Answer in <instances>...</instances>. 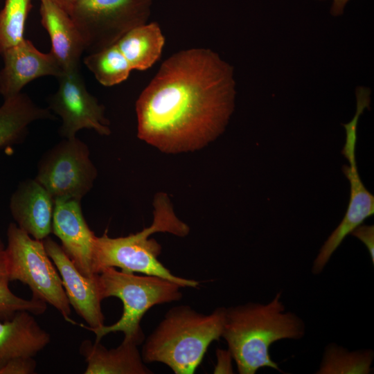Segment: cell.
Wrapping results in <instances>:
<instances>
[{
  "mask_svg": "<svg viewBox=\"0 0 374 374\" xmlns=\"http://www.w3.org/2000/svg\"><path fill=\"white\" fill-rule=\"evenodd\" d=\"M54 118L48 108L38 106L26 93L4 99L0 106V148L20 143L33 123Z\"/></svg>",
  "mask_w": 374,
  "mask_h": 374,
  "instance_id": "cell-18",
  "label": "cell"
},
{
  "mask_svg": "<svg viewBox=\"0 0 374 374\" xmlns=\"http://www.w3.org/2000/svg\"><path fill=\"white\" fill-rule=\"evenodd\" d=\"M115 44L132 70L145 71L160 58L165 37L159 25L153 21L132 28Z\"/></svg>",
  "mask_w": 374,
  "mask_h": 374,
  "instance_id": "cell-19",
  "label": "cell"
},
{
  "mask_svg": "<svg viewBox=\"0 0 374 374\" xmlns=\"http://www.w3.org/2000/svg\"><path fill=\"white\" fill-rule=\"evenodd\" d=\"M37 362L33 357H17L10 359L0 367V374H33Z\"/></svg>",
  "mask_w": 374,
  "mask_h": 374,
  "instance_id": "cell-24",
  "label": "cell"
},
{
  "mask_svg": "<svg viewBox=\"0 0 374 374\" xmlns=\"http://www.w3.org/2000/svg\"><path fill=\"white\" fill-rule=\"evenodd\" d=\"M9 207L15 223L32 238L43 240L52 232L54 199L35 179L19 183Z\"/></svg>",
  "mask_w": 374,
  "mask_h": 374,
  "instance_id": "cell-14",
  "label": "cell"
},
{
  "mask_svg": "<svg viewBox=\"0 0 374 374\" xmlns=\"http://www.w3.org/2000/svg\"><path fill=\"white\" fill-rule=\"evenodd\" d=\"M333 3L330 8V14L332 16H339L344 13L345 6L349 0H332Z\"/></svg>",
  "mask_w": 374,
  "mask_h": 374,
  "instance_id": "cell-27",
  "label": "cell"
},
{
  "mask_svg": "<svg viewBox=\"0 0 374 374\" xmlns=\"http://www.w3.org/2000/svg\"><path fill=\"white\" fill-rule=\"evenodd\" d=\"M54 3L58 5L60 8L70 14L73 4L76 0H52Z\"/></svg>",
  "mask_w": 374,
  "mask_h": 374,
  "instance_id": "cell-28",
  "label": "cell"
},
{
  "mask_svg": "<svg viewBox=\"0 0 374 374\" xmlns=\"http://www.w3.org/2000/svg\"><path fill=\"white\" fill-rule=\"evenodd\" d=\"M41 24L48 33L51 50L63 71L80 69L86 51L84 39L70 15L52 0H39Z\"/></svg>",
  "mask_w": 374,
  "mask_h": 374,
  "instance_id": "cell-15",
  "label": "cell"
},
{
  "mask_svg": "<svg viewBox=\"0 0 374 374\" xmlns=\"http://www.w3.org/2000/svg\"><path fill=\"white\" fill-rule=\"evenodd\" d=\"M366 247L373 265L374 264V226L360 224L351 233Z\"/></svg>",
  "mask_w": 374,
  "mask_h": 374,
  "instance_id": "cell-25",
  "label": "cell"
},
{
  "mask_svg": "<svg viewBox=\"0 0 374 374\" xmlns=\"http://www.w3.org/2000/svg\"><path fill=\"white\" fill-rule=\"evenodd\" d=\"M136 342L123 339L115 348L107 349L100 341L85 339L80 353L87 362L84 374H150Z\"/></svg>",
  "mask_w": 374,
  "mask_h": 374,
  "instance_id": "cell-17",
  "label": "cell"
},
{
  "mask_svg": "<svg viewBox=\"0 0 374 374\" xmlns=\"http://www.w3.org/2000/svg\"><path fill=\"white\" fill-rule=\"evenodd\" d=\"M373 353L371 350L348 351L335 344H329L324 352L321 363L316 373L368 374L371 371Z\"/></svg>",
  "mask_w": 374,
  "mask_h": 374,
  "instance_id": "cell-21",
  "label": "cell"
},
{
  "mask_svg": "<svg viewBox=\"0 0 374 374\" xmlns=\"http://www.w3.org/2000/svg\"><path fill=\"white\" fill-rule=\"evenodd\" d=\"M216 355L217 362L214 368V373H233L231 366L233 357L229 350L218 349Z\"/></svg>",
  "mask_w": 374,
  "mask_h": 374,
  "instance_id": "cell-26",
  "label": "cell"
},
{
  "mask_svg": "<svg viewBox=\"0 0 374 374\" xmlns=\"http://www.w3.org/2000/svg\"><path fill=\"white\" fill-rule=\"evenodd\" d=\"M153 206V221L141 231L118 238H111L107 232L101 236L96 235L91 259L93 273L98 274L107 267H118L124 272L155 276L182 287L197 288L198 281L174 275L159 260L161 245L150 238L159 232L184 237L189 233L188 226L177 217L166 193L156 195Z\"/></svg>",
  "mask_w": 374,
  "mask_h": 374,
  "instance_id": "cell-3",
  "label": "cell"
},
{
  "mask_svg": "<svg viewBox=\"0 0 374 374\" xmlns=\"http://www.w3.org/2000/svg\"><path fill=\"white\" fill-rule=\"evenodd\" d=\"M89 154L87 145L76 136L64 139L42 155L35 179L54 199L81 201L98 175Z\"/></svg>",
  "mask_w": 374,
  "mask_h": 374,
  "instance_id": "cell-8",
  "label": "cell"
},
{
  "mask_svg": "<svg viewBox=\"0 0 374 374\" xmlns=\"http://www.w3.org/2000/svg\"><path fill=\"white\" fill-rule=\"evenodd\" d=\"M46 251L56 267L69 302L89 328L104 325L101 308L103 300L98 274L92 276L82 274L61 245L49 237L43 240Z\"/></svg>",
  "mask_w": 374,
  "mask_h": 374,
  "instance_id": "cell-11",
  "label": "cell"
},
{
  "mask_svg": "<svg viewBox=\"0 0 374 374\" xmlns=\"http://www.w3.org/2000/svg\"><path fill=\"white\" fill-rule=\"evenodd\" d=\"M10 282L6 246L0 238V320L8 319L18 311H28L37 316L45 312L46 303L34 297L28 300L17 296L10 290Z\"/></svg>",
  "mask_w": 374,
  "mask_h": 374,
  "instance_id": "cell-22",
  "label": "cell"
},
{
  "mask_svg": "<svg viewBox=\"0 0 374 374\" xmlns=\"http://www.w3.org/2000/svg\"><path fill=\"white\" fill-rule=\"evenodd\" d=\"M233 67L210 48L175 53L136 102L137 136L167 154L199 150L225 130L235 107Z\"/></svg>",
  "mask_w": 374,
  "mask_h": 374,
  "instance_id": "cell-1",
  "label": "cell"
},
{
  "mask_svg": "<svg viewBox=\"0 0 374 374\" xmlns=\"http://www.w3.org/2000/svg\"><path fill=\"white\" fill-rule=\"evenodd\" d=\"M80 202L73 199H54L52 233L60 240L62 249L78 270L85 276H92V250L96 235L84 220Z\"/></svg>",
  "mask_w": 374,
  "mask_h": 374,
  "instance_id": "cell-13",
  "label": "cell"
},
{
  "mask_svg": "<svg viewBox=\"0 0 374 374\" xmlns=\"http://www.w3.org/2000/svg\"><path fill=\"white\" fill-rule=\"evenodd\" d=\"M103 299L115 296L123 303L121 317L114 324L86 328L96 335V341L111 332H121L125 340L141 344L144 334L141 321L153 306L179 301L182 297L181 286L169 280L151 275H136L107 267L98 274Z\"/></svg>",
  "mask_w": 374,
  "mask_h": 374,
  "instance_id": "cell-5",
  "label": "cell"
},
{
  "mask_svg": "<svg viewBox=\"0 0 374 374\" xmlns=\"http://www.w3.org/2000/svg\"><path fill=\"white\" fill-rule=\"evenodd\" d=\"M356 98L355 114L349 123L343 125L346 137L341 152L349 164L342 166V172L350 183L349 202L341 222L321 246L313 262L312 272L315 275L323 271L345 238L374 213V196L367 190L360 178L355 157L358 119L364 110L369 108L371 99L364 93L357 94Z\"/></svg>",
  "mask_w": 374,
  "mask_h": 374,
  "instance_id": "cell-9",
  "label": "cell"
},
{
  "mask_svg": "<svg viewBox=\"0 0 374 374\" xmlns=\"http://www.w3.org/2000/svg\"><path fill=\"white\" fill-rule=\"evenodd\" d=\"M6 253L10 281L28 285L32 297L54 307L66 321L72 322L71 305L62 279L43 240L32 238L12 222L7 229Z\"/></svg>",
  "mask_w": 374,
  "mask_h": 374,
  "instance_id": "cell-6",
  "label": "cell"
},
{
  "mask_svg": "<svg viewBox=\"0 0 374 374\" xmlns=\"http://www.w3.org/2000/svg\"><path fill=\"white\" fill-rule=\"evenodd\" d=\"M58 88L48 99L49 108L62 120L59 132L64 139L75 136L82 129L93 130L100 135L111 133L105 107L87 90L80 69L63 71L57 78Z\"/></svg>",
  "mask_w": 374,
  "mask_h": 374,
  "instance_id": "cell-10",
  "label": "cell"
},
{
  "mask_svg": "<svg viewBox=\"0 0 374 374\" xmlns=\"http://www.w3.org/2000/svg\"><path fill=\"white\" fill-rule=\"evenodd\" d=\"M83 62L97 81L112 87L126 80L132 71L115 44L87 55Z\"/></svg>",
  "mask_w": 374,
  "mask_h": 374,
  "instance_id": "cell-20",
  "label": "cell"
},
{
  "mask_svg": "<svg viewBox=\"0 0 374 374\" xmlns=\"http://www.w3.org/2000/svg\"><path fill=\"white\" fill-rule=\"evenodd\" d=\"M32 0H5L0 10V55L24 37L26 22Z\"/></svg>",
  "mask_w": 374,
  "mask_h": 374,
  "instance_id": "cell-23",
  "label": "cell"
},
{
  "mask_svg": "<svg viewBox=\"0 0 374 374\" xmlns=\"http://www.w3.org/2000/svg\"><path fill=\"white\" fill-rule=\"evenodd\" d=\"M30 312L18 311L0 321V367L17 357H33L51 341L49 334Z\"/></svg>",
  "mask_w": 374,
  "mask_h": 374,
  "instance_id": "cell-16",
  "label": "cell"
},
{
  "mask_svg": "<svg viewBox=\"0 0 374 374\" xmlns=\"http://www.w3.org/2000/svg\"><path fill=\"white\" fill-rule=\"evenodd\" d=\"M1 55L3 66L0 70V94L3 100L21 93L27 84L38 78H57L63 73L51 51L41 52L26 38Z\"/></svg>",
  "mask_w": 374,
  "mask_h": 374,
  "instance_id": "cell-12",
  "label": "cell"
},
{
  "mask_svg": "<svg viewBox=\"0 0 374 374\" xmlns=\"http://www.w3.org/2000/svg\"><path fill=\"white\" fill-rule=\"evenodd\" d=\"M153 0H76L70 16L80 30L86 51L115 44L132 28L145 24Z\"/></svg>",
  "mask_w": 374,
  "mask_h": 374,
  "instance_id": "cell-7",
  "label": "cell"
},
{
  "mask_svg": "<svg viewBox=\"0 0 374 374\" xmlns=\"http://www.w3.org/2000/svg\"><path fill=\"white\" fill-rule=\"evenodd\" d=\"M226 308L199 313L187 305L173 307L145 339L141 350L145 363L161 362L175 374H192L211 344L222 337Z\"/></svg>",
  "mask_w": 374,
  "mask_h": 374,
  "instance_id": "cell-4",
  "label": "cell"
},
{
  "mask_svg": "<svg viewBox=\"0 0 374 374\" xmlns=\"http://www.w3.org/2000/svg\"><path fill=\"white\" fill-rule=\"evenodd\" d=\"M276 293L268 303L249 302L226 308L222 337L240 374H255L269 367L282 372L269 355V348L282 339L298 340L305 334L303 320L286 312Z\"/></svg>",
  "mask_w": 374,
  "mask_h": 374,
  "instance_id": "cell-2",
  "label": "cell"
}]
</instances>
